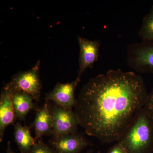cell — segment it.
Returning a JSON list of instances; mask_svg holds the SVG:
<instances>
[{
  "label": "cell",
  "mask_w": 153,
  "mask_h": 153,
  "mask_svg": "<svg viewBox=\"0 0 153 153\" xmlns=\"http://www.w3.org/2000/svg\"><path fill=\"white\" fill-rule=\"evenodd\" d=\"M50 143L56 153H79L89 144L83 136L77 133L54 137Z\"/></svg>",
  "instance_id": "obj_8"
},
{
  "label": "cell",
  "mask_w": 153,
  "mask_h": 153,
  "mask_svg": "<svg viewBox=\"0 0 153 153\" xmlns=\"http://www.w3.org/2000/svg\"><path fill=\"white\" fill-rule=\"evenodd\" d=\"M12 98L16 118L24 120L28 113L34 108V99L30 94L22 91L13 92Z\"/></svg>",
  "instance_id": "obj_11"
},
{
  "label": "cell",
  "mask_w": 153,
  "mask_h": 153,
  "mask_svg": "<svg viewBox=\"0 0 153 153\" xmlns=\"http://www.w3.org/2000/svg\"><path fill=\"white\" fill-rule=\"evenodd\" d=\"M79 53V68L77 78L80 79L83 72L86 69L91 68L98 60L100 42L99 40H90L78 36Z\"/></svg>",
  "instance_id": "obj_6"
},
{
  "label": "cell",
  "mask_w": 153,
  "mask_h": 153,
  "mask_svg": "<svg viewBox=\"0 0 153 153\" xmlns=\"http://www.w3.org/2000/svg\"><path fill=\"white\" fill-rule=\"evenodd\" d=\"M87 153H92V152H91V151H89V152H88Z\"/></svg>",
  "instance_id": "obj_18"
},
{
  "label": "cell",
  "mask_w": 153,
  "mask_h": 153,
  "mask_svg": "<svg viewBox=\"0 0 153 153\" xmlns=\"http://www.w3.org/2000/svg\"><path fill=\"white\" fill-rule=\"evenodd\" d=\"M126 60L129 67L136 72L153 74V41L128 44Z\"/></svg>",
  "instance_id": "obj_3"
},
{
  "label": "cell",
  "mask_w": 153,
  "mask_h": 153,
  "mask_svg": "<svg viewBox=\"0 0 153 153\" xmlns=\"http://www.w3.org/2000/svg\"><path fill=\"white\" fill-rule=\"evenodd\" d=\"M13 92L8 84L3 88L0 95V141H2L5 129L16 118L12 102Z\"/></svg>",
  "instance_id": "obj_9"
},
{
  "label": "cell",
  "mask_w": 153,
  "mask_h": 153,
  "mask_svg": "<svg viewBox=\"0 0 153 153\" xmlns=\"http://www.w3.org/2000/svg\"><path fill=\"white\" fill-rule=\"evenodd\" d=\"M14 134L15 142L21 153H30L31 148L36 142L31 136L30 128L17 123L15 125Z\"/></svg>",
  "instance_id": "obj_12"
},
{
  "label": "cell",
  "mask_w": 153,
  "mask_h": 153,
  "mask_svg": "<svg viewBox=\"0 0 153 153\" xmlns=\"http://www.w3.org/2000/svg\"><path fill=\"white\" fill-rule=\"evenodd\" d=\"M148 94L140 75L111 69L82 87L74 112L88 135L103 143L118 142L143 107Z\"/></svg>",
  "instance_id": "obj_1"
},
{
  "label": "cell",
  "mask_w": 153,
  "mask_h": 153,
  "mask_svg": "<svg viewBox=\"0 0 153 153\" xmlns=\"http://www.w3.org/2000/svg\"><path fill=\"white\" fill-rule=\"evenodd\" d=\"M51 109L53 117L52 134L54 137L77 133L79 123L74 111L56 104L51 105Z\"/></svg>",
  "instance_id": "obj_5"
},
{
  "label": "cell",
  "mask_w": 153,
  "mask_h": 153,
  "mask_svg": "<svg viewBox=\"0 0 153 153\" xmlns=\"http://www.w3.org/2000/svg\"><path fill=\"white\" fill-rule=\"evenodd\" d=\"M143 108L153 120V87L148 94L147 98Z\"/></svg>",
  "instance_id": "obj_15"
},
{
  "label": "cell",
  "mask_w": 153,
  "mask_h": 153,
  "mask_svg": "<svg viewBox=\"0 0 153 153\" xmlns=\"http://www.w3.org/2000/svg\"><path fill=\"white\" fill-rule=\"evenodd\" d=\"M53 117L51 105L49 101L46 100L44 105L38 109L33 123L36 133L34 138L38 141L44 136L52 134Z\"/></svg>",
  "instance_id": "obj_10"
},
{
  "label": "cell",
  "mask_w": 153,
  "mask_h": 153,
  "mask_svg": "<svg viewBox=\"0 0 153 153\" xmlns=\"http://www.w3.org/2000/svg\"><path fill=\"white\" fill-rule=\"evenodd\" d=\"M6 153H15L12 150L10 146V142L9 141L7 144V148Z\"/></svg>",
  "instance_id": "obj_17"
},
{
  "label": "cell",
  "mask_w": 153,
  "mask_h": 153,
  "mask_svg": "<svg viewBox=\"0 0 153 153\" xmlns=\"http://www.w3.org/2000/svg\"><path fill=\"white\" fill-rule=\"evenodd\" d=\"M80 79L76 78L72 82L58 83L54 89L46 94V99L66 109L72 110L76 104L74 92Z\"/></svg>",
  "instance_id": "obj_7"
},
{
  "label": "cell",
  "mask_w": 153,
  "mask_h": 153,
  "mask_svg": "<svg viewBox=\"0 0 153 153\" xmlns=\"http://www.w3.org/2000/svg\"><path fill=\"white\" fill-rule=\"evenodd\" d=\"M40 64L41 62L38 60L30 70L19 71L13 75L7 83L12 92H25L31 95L34 100L39 101L42 89L39 74Z\"/></svg>",
  "instance_id": "obj_4"
},
{
  "label": "cell",
  "mask_w": 153,
  "mask_h": 153,
  "mask_svg": "<svg viewBox=\"0 0 153 153\" xmlns=\"http://www.w3.org/2000/svg\"><path fill=\"white\" fill-rule=\"evenodd\" d=\"M138 36L142 41H153V6L151 7L149 13L143 18Z\"/></svg>",
  "instance_id": "obj_13"
},
{
  "label": "cell",
  "mask_w": 153,
  "mask_h": 153,
  "mask_svg": "<svg viewBox=\"0 0 153 153\" xmlns=\"http://www.w3.org/2000/svg\"><path fill=\"white\" fill-rule=\"evenodd\" d=\"M118 142L123 145L126 153H152L153 120L143 108Z\"/></svg>",
  "instance_id": "obj_2"
},
{
  "label": "cell",
  "mask_w": 153,
  "mask_h": 153,
  "mask_svg": "<svg viewBox=\"0 0 153 153\" xmlns=\"http://www.w3.org/2000/svg\"><path fill=\"white\" fill-rule=\"evenodd\" d=\"M106 153H126L124 148L120 143H117L110 148Z\"/></svg>",
  "instance_id": "obj_16"
},
{
  "label": "cell",
  "mask_w": 153,
  "mask_h": 153,
  "mask_svg": "<svg viewBox=\"0 0 153 153\" xmlns=\"http://www.w3.org/2000/svg\"><path fill=\"white\" fill-rule=\"evenodd\" d=\"M30 153H56L52 147L45 144L42 140L36 142L32 148Z\"/></svg>",
  "instance_id": "obj_14"
}]
</instances>
